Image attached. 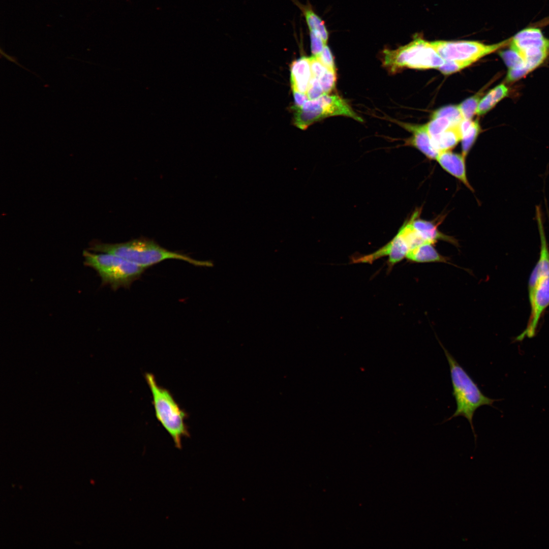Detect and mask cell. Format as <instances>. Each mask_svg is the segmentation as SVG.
<instances>
[{"mask_svg":"<svg viewBox=\"0 0 549 549\" xmlns=\"http://www.w3.org/2000/svg\"><path fill=\"white\" fill-rule=\"evenodd\" d=\"M87 250L94 252L115 255L146 269L167 259L180 260L196 266H213L211 261L198 260L186 254L170 251L161 246L154 240L144 237L116 243L93 240Z\"/></svg>","mask_w":549,"mask_h":549,"instance_id":"6da1fadb","label":"cell"},{"mask_svg":"<svg viewBox=\"0 0 549 549\" xmlns=\"http://www.w3.org/2000/svg\"><path fill=\"white\" fill-rule=\"evenodd\" d=\"M447 360L452 387V395L456 403V409L454 413L444 422L459 416L465 417L469 422L473 432L475 443H476V434L473 419L475 412L483 406L494 407L495 402L500 401L491 399L486 396L479 388L466 370L459 364L455 358L443 346L438 340Z\"/></svg>","mask_w":549,"mask_h":549,"instance_id":"7a4b0ae2","label":"cell"},{"mask_svg":"<svg viewBox=\"0 0 549 549\" xmlns=\"http://www.w3.org/2000/svg\"><path fill=\"white\" fill-rule=\"evenodd\" d=\"M144 378L151 393L157 420L172 438L175 447L181 449L182 438L190 437L185 421L188 413L180 407L168 389L158 384L153 374L146 373Z\"/></svg>","mask_w":549,"mask_h":549,"instance_id":"3957f363","label":"cell"},{"mask_svg":"<svg viewBox=\"0 0 549 549\" xmlns=\"http://www.w3.org/2000/svg\"><path fill=\"white\" fill-rule=\"evenodd\" d=\"M82 255L84 264L97 271L103 286L108 285L114 291L120 288L129 289L146 269L109 253H94L85 250Z\"/></svg>","mask_w":549,"mask_h":549,"instance_id":"277c9868","label":"cell"},{"mask_svg":"<svg viewBox=\"0 0 549 549\" xmlns=\"http://www.w3.org/2000/svg\"><path fill=\"white\" fill-rule=\"evenodd\" d=\"M444 63L431 42L420 38L396 49L383 51V65L391 73L404 68L438 69Z\"/></svg>","mask_w":549,"mask_h":549,"instance_id":"5b68a950","label":"cell"},{"mask_svg":"<svg viewBox=\"0 0 549 549\" xmlns=\"http://www.w3.org/2000/svg\"><path fill=\"white\" fill-rule=\"evenodd\" d=\"M293 109L294 125L301 130L332 116H345L363 122L362 118L355 112L348 103L338 95L324 94L316 99L308 100L300 107L295 106Z\"/></svg>","mask_w":549,"mask_h":549,"instance_id":"8992f818","label":"cell"},{"mask_svg":"<svg viewBox=\"0 0 549 549\" xmlns=\"http://www.w3.org/2000/svg\"><path fill=\"white\" fill-rule=\"evenodd\" d=\"M510 39L486 45L476 41H436L432 46L445 61H464L473 63L481 57L509 44Z\"/></svg>","mask_w":549,"mask_h":549,"instance_id":"52a82bcc","label":"cell"},{"mask_svg":"<svg viewBox=\"0 0 549 549\" xmlns=\"http://www.w3.org/2000/svg\"><path fill=\"white\" fill-rule=\"evenodd\" d=\"M530 303L531 312L529 324L526 329L516 338L517 341L523 340L525 337L532 338L535 334L540 317L549 305V275L540 279Z\"/></svg>","mask_w":549,"mask_h":549,"instance_id":"ba28073f","label":"cell"},{"mask_svg":"<svg viewBox=\"0 0 549 549\" xmlns=\"http://www.w3.org/2000/svg\"><path fill=\"white\" fill-rule=\"evenodd\" d=\"M410 248L403 236L398 232L388 243L377 251L368 255L354 260L356 263H372L384 256H388V265L389 268L406 257Z\"/></svg>","mask_w":549,"mask_h":549,"instance_id":"9c48e42d","label":"cell"},{"mask_svg":"<svg viewBox=\"0 0 549 549\" xmlns=\"http://www.w3.org/2000/svg\"><path fill=\"white\" fill-rule=\"evenodd\" d=\"M395 121L412 133V136L407 141V144L418 149L428 159H436L439 152L433 146L431 137L425 125H419L395 120Z\"/></svg>","mask_w":549,"mask_h":549,"instance_id":"30bf717a","label":"cell"},{"mask_svg":"<svg viewBox=\"0 0 549 549\" xmlns=\"http://www.w3.org/2000/svg\"><path fill=\"white\" fill-rule=\"evenodd\" d=\"M536 217L540 239V253L538 261L533 270L529 280V284L536 285L540 279L549 275V251L547 247L545 234L543 225L540 208L536 207Z\"/></svg>","mask_w":549,"mask_h":549,"instance_id":"8fae6325","label":"cell"},{"mask_svg":"<svg viewBox=\"0 0 549 549\" xmlns=\"http://www.w3.org/2000/svg\"><path fill=\"white\" fill-rule=\"evenodd\" d=\"M465 159L462 155L446 150L440 151L436 160L445 171L473 191L467 177Z\"/></svg>","mask_w":549,"mask_h":549,"instance_id":"7c38bea8","label":"cell"},{"mask_svg":"<svg viewBox=\"0 0 549 549\" xmlns=\"http://www.w3.org/2000/svg\"><path fill=\"white\" fill-rule=\"evenodd\" d=\"M509 44L510 48L517 51L533 47L549 49V40L540 29L534 27L521 30L511 38Z\"/></svg>","mask_w":549,"mask_h":549,"instance_id":"4fadbf2b","label":"cell"},{"mask_svg":"<svg viewBox=\"0 0 549 549\" xmlns=\"http://www.w3.org/2000/svg\"><path fill=\"white\" fill-rule=\"evenodd\" d=\"M290 71L293 92L306 94L312 78L310 57L302 56L293 62Z\"/></svg>","mask_w":549,"mask_h":549,"instance_id":"5bb4252c","label":"cell"},{"mask_svg":"<svg viewBox=\"0 0 549 549\" xmlns=\"http://www.w3.org/2000/svg\"><path fill=\"white\" fill-rule=\"evenodd\" d=\"M418 214V211L415 212L410 221L414 228L425 241L435 244L437 240H441L458 246L455 238L441 232L434 223L417 219Z\"/></svg>","mask_w":549,"mask_h":549,"instance_id":"9a60e30c","label":"cell"},{"mask_svg":"<svg viewBox=\"0 0 549 549\" xmlns=\"http://www.w3.org/2000/svg\"><path fill=\"white\" fill-rule=\"evenodd\" d=\"M434 244L426 242L409 251L406 258L415 263L442 262L451 264L447 257L441 255L434 248Z\"/></svg>","mask_w":549,"mask_h":549,"instance_id":"2e32d148","label":"cell"},{"mask_svg":"<svg viewBox=\"0 0 549 549\" xmlns=\"http://www.w3.org/2000/svg\"><path fill=\"white\" fill-rule=\"evenodd\" d=\"M460 123L452 125L439 135L431 137L432 144L435 149L439 152L450 150L461 141Z\"/></svg>","mask_w":549,"mask_h":549,"instance_id":"e0dca14e","label":"cell"},{"mask_svg":"<svg viewBox=\"0 0 549 549\" xmlns=\"http://www.w3.org/2000/svg\"><path fill=\"white\" fill-rule=\"evenodd\" d=\"M292 1L303 14L310 31L319 34L324 43L326 44L329 38V33L324 22L313 11L310 5H303L296 0Z\"/></svg>","mask_w":549,"mask_h":549,"instance_id":"ac0fdd59","label":"cell"},{"mask_svg":"<svg viewBox=\"0 0 549 549\" xmlns=\"http://www.w3.org/2000/svg\"><path fill=\"white\" fill-rule=\"evenodd\" d=\"M508 88L504 84H500L490 90L482 98L478 104L476 114H484L492 109L498 102L508 96Z\"/></svg>","mask_w":549,"mask_h":549,"instance_id":"d6986e66","label":"cell"},{"mask_svg":"<svg viewBox=\"0 0 549 549\" xmlns=\"http://www.w3.org/2000/svg\"><path fill=\"white\" fill-rule=\"evenodd\" d=\"M460 128L462 134V155L466 158L480 132V126L478 120L463 119L460 123Z\"/></svg>","mask_w":549,"mask_h":549,"instance_id":"ffe728a7","label":"cell"},{"mask_svg":"<svg viewBox=\"0 0 549 549\" xmlns=\"http://www.w3.org/2000/svg\"><path fill=\"white\" fill-rule=\"evenodd\" d=\"M499 54L508 69L526 68L529 71L524 58L516 50L509 48L501 51Z\"/></svg>","mask_w":549,"mask_h":549,"instance_id":"44dd1931","label":"cell"},{"mask_svg":"<svg viewBox=\"0 0 549 549\" xmlns=\"http://www.w3.org/2000/svg\"><path fill=\"white\" fill-rule=\"evenodd\" d=\"M481 94H477L464 101L458 105L464 119L471 120L476 114Z\"/></svg>","mask_w":549,"mask_h":549,"instance_id":"7402d4cb","label":"cell"},{"mask_svg":"<svg viewBox=\"0 0 549 549\" xmlns=\"http://www.w3.org/2000/svg\"><path fill=\"white\" fill-rule=\"evenodd\" d=\"M452 125L454 124L449 118L441 116L432 118L425 126L430 137H432L442 133Z\"/></svg>","mask_w":549,"mask_h":549,"instance_id":"603a6c76","label":"cell"},{"mask_svg":"<svg viewBox=\"0 0 549 549\" xmlns=\"http://www.w3.org/2000/svg\"><path fill=\"white\" fill-rule=\"evenodd\" d=\"M444 116L449 118L453 124L460 123L464 119L458 106H448L434 111L432 118Z\"/></svg>","mask_w":549,"mask_h":549,"instance_id":"cb8c5ba5","label":"cell"},{"mask_svg":"<svg viewBox=\"0 0 549 549\" xmlns=\"http://www.w3.org/2000/svg\"><path fill=\"white\" fill-rule=\"evenodd\" d=\"M337 78L336 71L327 69L319 79L324 94H329L333 90L336 86Z\"/></svg>","mask_w":549,"mask_h":549,"instance_id":"d4e9b609","label":"cell"},{"mask_svg":"<svg viewBox=\"0 0 549 549\" xmlns=\"http://www.w3.org/2000/svg\"><path fill=\"white\" fill-rule=\"evenodd\" d=\"M472 64L473 63L464 61H445L437 69L444 75H449L459 71Z\"/></svg>","mask_w":549,"mask_h":549,"instance_id":"484cf974","label":"cell"},{"mask_svg":"<svg viewBox=\"0 0 549 549\" xmlns=\"http://www.w3.org/2000/svg\"><path fill=\"white\" fill-rule=\"evenodd\" d=\"M310 36L312 55L317 56L322 52L326 44L324 43L320 35L315 32L310 31Z\"/></svg>","mask_w":549,"mask_h":549,"instance_id":"4316f807","label":"cell"},{"mask_svg":"<svg viewBox=\"0 0 549 549\" xmlns=\"http://www.w3.org/2000/svg\"><path fill=\"white\" fill-rule=\"evenodd\" d=\"M317 56L323 65L328 69L336 71L334 58L329 47L325 45L322 52Z\"/></svg>","mask_w":549,"mask_h":549,"instance_id":"83f0119b","label":"cell"},{"mask_svg":"<svg viewBox=\"0 0 549 549\" xmlns=\"http://www.w3.org/2000/svg\"><path fill=\"white\" fill-rule=\"evenodd\" d=\"M324 94L319 79L312 78L306 93L309 100L316 99Z\"/></svg>","mask_w":549,"mask_h":549,"instance_id":"f1b7e54d","label":"cell"},{"mask_svg":"<svg viewBox=\"0 0 549 549\" xmlns=\"http://www.w3.org/2000/svg\"><path fill=\"white\" fill-rule=\"evenodd\" d=\"M311 70L312 78L319 79L326 72L327 69L320 61L316 56L312 55L310 57Z\"/></svg>","mask_w":549,"mask_h":549,"instance_id":"f546056e","label":"cell"},{"mask_svg":"<svg viewBox=\"0 0 549 549\" xmlns=\"http://www.w3.org/2000/svg\"><path fill=\"white\" fill-rule=\"evenodd\" d=\"M294 101L296 106H301L309 99L307 95L305 94H302L296 92H293Z\"/></svg>","mask_w":549,"mask_h":549,"instance_id":"4dcf8cb0","label":"cell"},{"mask_svg":"<svg viewBox=\"0 0 549 549\" xmlns=\"http://www.w3.org/2000/svg\"><path fill=\"white\" fill-rule=\"evenodd\" d=\"M1 54H2V55H3V56H4V57H5V58H6V59H7L8 60H10V62H13V63H15V64H16L17 65H18V66H19V67H22V68H23L24 69H25V70H27V71H29V72H32V71H30V70H28L27 69H26V68H25V67H23V66H21V65H20V64H19V63H18V62H17V59H16V57H13V56H10V55H8V54H6V53L5 52H4V51H3V50H2V49H1Z\"/></svg>","mask_w":549,"mask_h":549,"instance_id":"1f68e13d","label":"cell"}]
</instances>
